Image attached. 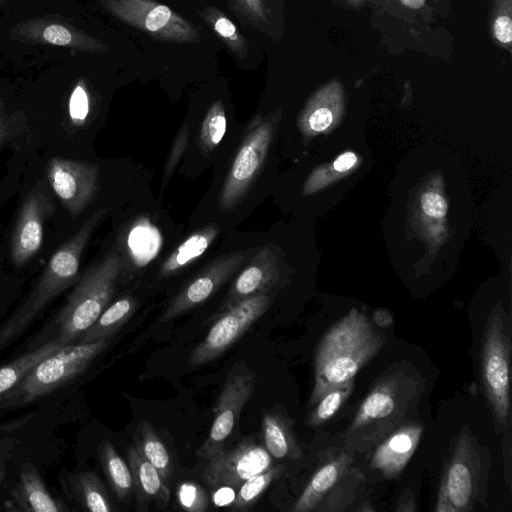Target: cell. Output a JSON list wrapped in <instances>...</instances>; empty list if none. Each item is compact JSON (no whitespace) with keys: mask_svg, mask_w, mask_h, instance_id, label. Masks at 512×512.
Instances as JSON below:
<instances>
[{"mask_svg":"<svg viewBox=\"0 0 512 512\" xmlns=\"http://www.w3.org/2000/svg\"><path fill=\"white\" fill-rule=\"evenodd\" d=\"M425 390L424 376L410 363L389 367L371 387L344 433L350 450H371L388 434L415 421Z\"/></svg>","mask_w":512,"mask_h":512,"instance_id":"cell-1","label":"cell"},{"mask_svg":"<svg viewBox=\"0 0 512 512\" xmlns=\"http://www.w3.org/2000/svg\"><path fill=\"white\" fill-rule=\"evenodd\" d=\"M385 343L386 335L355 309L332 325L316 349L309 407L329 389L352 381Z\"/></svg>","mask_w":512,"mask_h":512,"instance_id":"cell-2","label":"cell"},{"mask_svg":"<svg viewBox=\"0 0 512 512\" xmlns=\"http://www.w3.org/2000/svg\"><path fill=\"white\" fill-rule=\"evenodd\" d=\"M106 213L105 208L95 211L52 254L33 289L14 313L0 326V347L16 339L45 307L62 292L76 284L80 278V265L84 250Z\"/></svg>","mask_w":512,"mask_h":512,"instance_id":"cell-3","label":"cell"},{"mask_svg":"<svg viewBox=\"0 0 512 512\" xmlns=\"http://www.w3.org/2000/svg\"><path fill=\"white\" fill-rule=\"evenodd\" d=\"M490 454L468 427L455 437L445 463L436 512H470L485 497Z\"/></svg>","mask_w":512,"mask_h":512,"instance_id":"cell-4","label":"cell"},{"mask_svg":"<svg viewBox=\"0 0 512 512\" xmlns=\"http://www.w3.org/2000/svg\"><path fill=\"white\" fill-rule=\"evenodd\" d=\"M120 270L121 257L111 252L78 279L53 321L57 330L54 338L64 345L77 342L108 306Z\"/></svg>","mask_w":512,"mask_h":512,"instance_id":"cell-5","label":"cell"},{"mask_svg":"<svg viewBox=\"0 0 512 512\" xmlns=\"http://www.w3.org/2000/svg\"><path fill=\"white\" fill-rule=\"evenodd\" d=\"M110 339L67 344L38 362L1 401L0 409L29 404L76 378L109 345Z\"/></svg>","mask_w":512,"mask_h":512,"instance_id":"cell-6","label":"cell"},{"mask_svg":"<svg viewBox=\"0 0 512 512\" xmlns=\"http://www.w3.org/2000/svg\"><path fill=\"white\" fill-rule=\"evenodd\" d=\"M511 341L507 317L494 310L484 327L480 377L497 434L509 432Z\"/></svg>","mask_w":512,"mask_h":512,"instance_id":"cell-7","label":"cell"},{"mask_svg":"<svg viewBox=\"0 0 512 512\" xmlns=\"http://www.w3.org/2000/svg\"><path fill=\"white\" fill-rule=\"evenodd\" d=\"M346 451L330 456L313 474L294 503L293 512L343 511L356 497L362 472Z\"/></svg>","mask_w":512,"mask_h":512,"instance_id":"cell-8","label":"cell"},{"mask_svg":"<svg viewBox=\"0 0 512 512\" xmlns=\"http://www.w3.org/2000/svg\"><path fill=\"white\" fill-rule=\"evenodd\" d=\"M274 122L257 117L248 128L219 193L222 212L235 208L243 199L264 164Z\"/></svg>","mask_w":512,"mask_h":512,"instance_id":"cell-9","label":"cell"},{"mask_svg":"<svg viewBox=\"0 0 512 512\" xmlns=\"http://www.w3.org/2000/svg\"><path fill=\"white\" fill-rule=\"evenodd\" d=\"M272 296L265 291L220 311L204 340L189 357L191 365L209 363L221 356L267 311Z\"/></svg>","mask_w":512,"mask_h":512,"instance_id":"cell-10","label":"cell"},{"mask_svg":"<svg viewBox=\"0 0 512 512\" xmlns=\"http://www.w3.org/2000/svg\"><path fill=\"white\" fill-rule=\"evenodd\" d=\"M104 8L118 19L159 38L191 41L197 30L167 6L151 0H103Z\"/></svg>","mask_w":512,"mask_h":512,"instance_id":"cell-11","label":"cell"},{"mask_svg":"<svg viewBox=\"0 0 512 512\" xmlns=\"http://www.w3.org/2000/svg\"><path fill=\"white\" fill-rule=\"evenodd\" d=\"M254 390V372L247 368L233 369L219 395L209 435L197 451L199 457L209 460L224 449L225 440L230 436L241 410Z\"/></svg>","mask_w":512,"mask_h":512,"instance_id":"cell-12","label":"cell"},{"mask_svg":"<svg viewBox=\"0 0 512 512\" xmlns=\"http://www.w3.org/2000/svg\"><path fill=\"white\" fill-rule=\"evenodd\" d=\"M99 167L91 162L51 157L46 178L65 209L78 216L94 200L99 187Z\"/></svg>","mask_w":512,"mask_h":512,"instance_id":"cell-13","label":"cell"},{"mask_svg":"<svg viewBox=\"0 0 512 512\" xmlns=\"http://www.w3.org/2000/svg\"><path fill=\"white\" fill-rule=\"evenodd\" d=\"M53 212V200L43 181L26 195L10 240V256L16 267L27 264L40 251L44 225Z\"/></svg>","mask_w":512,"mask_h":512,"instance_id":"cell-14","label":"cell"},{"mask_svg":"<svg viewBox=\"0 0 512 512\" xmlns=\"http://www.w3.org/2000/svg\"><path fill=\"white\" fill-rule=\"evenodd\" d=\"M272 464L266 448L247 437L233 449H223L210 458L202 478L214 489L221 486L238 489L247 479L271 468Z\"/></svg>","mask_w":512,"mask_h":512,"instance_id":"cell-15","label":"cell"},{"mask_svg":"<svg viewBox=\"0 0 512 512\" xmlns=\"http://www.w3.org/2000/svg\"><path fill=\"white\" fill-rule=\"evenodd\" d=\"M246 255V251L233 252L211 262L176 294L160 321H170L205 302L239 269Z\"/></svg>","mask_w":512,"mask_h":512,"instance_id":"cell-16","label":"cell"},{"mask_svg":"<svg viewBox=\"0 0 512 512\" xmlns=\"http://www.w3.org/2000/svg\"><path fill=\"white\" fill-rule=\"evenodd\" d=\"M9 38L22 43L49 44L90 53L104 51L99 40L72 24L49 17L30 18L15 24Z\"/></svg>","mask_w":512,"mask_h":512,"instance_id":"cell-17","label":"cell"},{"mask_svg":"<svg viewBox=\"0 0 512 512\" xmlns=\"http://www.w3.org/2000/svg\"><path fill=\"white\" fill-rule=\"evenodd\" d=\"M423 429L421 423L411 421L388 434L377 444L371 467L386 478L398 477L416 451Z\"/></svg>","mask_w":512,"mask_h":512,"instance_id":"cell-18","label":"cell"},{"mask_svg":"<svg viewBox=\"0 0 512 512\" xmlns=\"http://www.w3.org/2000/svg\"><path fill=\"white\" fill-rule=\"evenodd\" d=\"M5 509L21 512H67L68 506L50 493L32 463L22 466L18 482L12 488Z\"/></svg>","mask_w":512,"mask_h":512,"instance_id":"cell-19","label":"cell"},{"mask_svg":"<svg viewBox=\"0 0 512 512\" xmlns=\"http://www.w3.org/2000/svg\"><path fill=\"white\" fill-rule=\"evenodd\" d=\"M276 278L275 257L268 246H263L256 252L231 285L220 307V311L254 295L269 291Z\"/></svg>","mask_w":512,"mask_h":512,"instance_id":"cell-20","label":"cell"},{"mask_svg":"<svg viewBox=\"0 0 512 512\" xmlns=\"http://www.w3.org/2000/svg\"><path fill=\"white\" fill-rule=\"evenodd\" d=\"M127 458L132 474L136 510L146 511L151 503L164 510L170 501V490L157 469L135 448L128 446Z\"/></svg>","mask_w":512,"mask_h":512,"instance_id":"cell-21","label":"cell"},{"mask_svg":"<svg viewBox=\"0 0 512 512\" xmlns=\"http://www.w3.org/2000/svg\"><path fill=\"white\" fill-rule=\"evenodd\" d=\"M63 490L79 507L91 512H111L112 503L101 479L93 472L85 471L67 475Z\"/></svg>","mask_w":512,"mask_h":512,"instance_id":"cell-22","label":"cell"},{"mask_svg":"<svg viewBox=\"0 0 512 512\" xmlns=\"http://www.w3.org/2000/svg\"><path fill=\"white\" fill-rule=\"evenodd\" d=\"M265 448L276 459H298L301 447L291 419L280 412H267L262 418Z\"/></svg>","mask_w":512,"mask_h":512,"instance_id":"cell-23","label":"cell"},{"mask_svg":"<svg viewBox=\"0 0 512 512\" xmlns=\"http://www.w3.org/2000/svg\"><path fill=\"white\" fill-rule=\"evenodd\" d=\"M218 233V227L210 224L191 234L162 263L158 276L166 278L183 270L206 252Z\"/></svg>","mask_w":512,"mask_h":512,"instance_id":"cell-24","label":"cell"},{"mask_svg":"<svg viewBox=\"0 0 512 512\" xmlns=\"http://www.w3.org/2000/svg\"><path fill=\"white\" fill-rule=\"evenodd\" d=\"M137 307L131 296L119 298L107 306L97 320L79 337L76 343H90L110 339L129 321Z\"/></svg>","mask_w":512,"mask_h":512,"instance_id":"cell-25","label":"cell"},{"mask_svg":"<svg viewBox=\"0 0 512 512\" xmlns=\"http://www.w3.org/2000/svg\"><path fill=\"white\" fill-rule=\"evenodd\" d=\"M63 346L64 344L56 338H52L0 367V401L23 380L38 362Z\"/></svg>","mask_w":512,"mask_h":512,"instance_id":"cell-26","label":"cell"},{"mask_svg":"<svg viewBox=\"0 0 512 512\" xmlns=\"http://www.w3.org/2000/svg\"><path fill=\"white\" fill-rule=\"evenodd\" d=\"M97 451L101 466L114 494L121 502L128 503L134 494L129 466L108 440L102 441Z\"/></svg>","mask_w":512,"mask_h":512,"instance_id":"cell-27","label":"cell"},{"mask_svg":"<svg viewBox=\"0 0 512 512\" xmlns=\"http://www.w3.org/2000/svg\"><path fill=\"white\" fill-rule=\"evenodd\" d=\"M134 446L150 462L168 483L173 476L174 467L166 446L147 421L138 423L134 433Z\"/></svg>","mask_w":512,"mask_h":512,"instance_id":"cell-28","label":"cell"},{"mask_svg":"<svg viewBox=\"0 0 512 512\" xmlns=\"http://www.w3.org/2000/svg\"><path fill=\"white\" fill-rule=\"evenodd\" d=\"M285 471L284 465H276L247 479L238 488L231 504L233 511L250 510L258 501L262 493L277 480Z\"/></svg>","mask_w":512,"mask_h":512,"instance_id":"cell-29","label":"cell"},{"mask_svg":"<svg viewBox=\"0 0 512 512\" xmlns=\"http://www.w3.org/2000/svg\"><path fill=\"white\" fill-rule=\"evenodd\" d=\"M353 388L352 380L326 391L311 407L312 410L306 421L307 425L317 427L330 420L347 401Z\"/></svg>","mask_w":512,"mask_h":512,"instance_id":"cell-30","label":"cell"},{"mask_svg":"<svg viewBox=\"0 0 512 512\" xmlns=\"http://www.w3.org/2000/svg\"><path fill=\"white\" fill-rule=\"evenodd\" d=\"M227 127V118L221 101L209 108L202 122L199 144L203 154L212 152L222 141Z\"/></svg>","mask_w":512,"mask_h":512,"instance_id":"cell-31","label":"cell"},{"mask_svg":"<svg viewBox=\"0 0 512 512\" xmlns=\"http://www.w3.org/2000/svg\"><path fill=\"white\" fill-rule=\"evenodd\" d=\"M490 32L498 46L510 51L512 43V0H492Z\"/></svg>","mask_w":512,"mask_h":512,"instance_id":"cell-32","label":"cell"},{"mask_svg":"<svg viewBox=\"0 0 512 512\" xmlns=\"http://www.w3.org/2000/svg\"><path fill=\"white\" fill-rule=\"evenodd\" d=\"M179 506L188 512H204L208 509L209 498L206 490L198 483L185 481L176 488Z\"/></svg>","mask_w":512,"mask_h":512,"instance_id":"cell-33","label":"cell"},{"mask_svg":"<svg viewBox=\"0 0 512 512\" xmlns=\"http://www.w3.org/2000/svg\"><path fill=\"white\" fill-rule=\"evenodd\" d=\"M90 114V95L83 81L73 87L68 101V118L73 127L86 124Z\"/></svg>","mask_w":512,"mask_h":512,"instance_id":"cell-34","label":"cell"},{"mask_svg":"<svg viewBox=\"0 0 512 512\" xmlns=\"http://www.w3.org/2000/svg\"><path fill=\"white\" fill-rule=\"evenodd\" d=\"M189 142V131L186 126L181 128L179 133L177 134L175 141L172 145V148L169 152L166 165L163 171V186L169 181L171 175L173 174L175 168L177 167L184 151Z\"/></svg>","mask_w":512,"mask_h":512,"instance_id":"cell-35","label":"cell"},{"mask_svg":"<svg viewBox=\"0 0 512 512\" xmlns=\"http://www.w3.org/2000/svg\"><path fill=\"white\" fill-rule=\"evenodd\" d=\"M236 7L256 24L267 22L268 10L264 0H233Z\"/></svg>","mask_w":512,"mask_h":512,"instance_id":"cell-36","label":"cell"},{"mask_svg":"<svg viewBox=\"0 0 512 512\" xmlns=\"http://www.w3.org/2000/svg\"><path fill=\"white\" fill-rule=\"evenodd\" d=\"M209 17L213 19V28L219 36L228 41L231 47H239L241 41L234 23L222 14L212 13Z\"/></svg>","mask_w":512,"mask_h":512,"instance_id":"cell-37","label":"cell"},{"mask_svg":"<svg viewBox=\"0 0 512 512\" xmlns=\"http://www.w3.org/2000/svg\"><path fill=\"white\" fill-rule=\"evenodd\" d=\"M422 208L430 217H443L447 212V203L442 196L434 192H427L422 196Z\"/></svg>","mask_w":512,"mask_h":512,"instance_id":"cell-38","label":"cell"},{"mask_svg":"<svg viewBox=\"0 0 512 512\" xmlns=\"http://www.w3.org/2000/svg\"><path fill=\"white\" fill-rule=\"evenodd\" d=\"M308 126L313 131L320 132L328 128L333 121V114L326 106H316L308 116Z\"/></svg>","mask_w":512,"mask_h":512,"instance_id":"cell-39","label":"cell"},{"mask_svg":"<svg viewBox=\"0 0 512 512\" xmlns=\"http://www.w3.org/2000/svg\"><path fill=\"white\" fill-rule=\"evenodd\" d=\"M17 440L14 438L0 439V484L4 480L9 461L16 451Z\"/></svg>","mask_w":512,"mask_h":512,"instance_id":"cell-40","label":"cell"},{"mask_svg":"<svg viewBox=\"0 0 512 512\" xmlns=\"http://www.w3.org/2000/svg\"><path fill=\"white\" fill-rule=\"evenodd\" d=\"M15 132V123L8 115L5 105L0 98V148L12 139Z\"/></svg>","mask_w":512,"mask_h":512,"instance_id":"cell-41","label":"cell"},{"mask_svg":"<svg viewBox=\"0 0 512 512\" xmlns=\"http://www.w3.org/2000/svg\"><path fill=\"white\" fill-rule=\"evenodd\" d=\"M236 495V489L229 486L215 488L213 502L217 507L231 506Z\"/></svg>","mask_w":512,"mask_h":512,"instance_id":"cell-42","label":"cell"},{"mask_svg":"<svg viewBox=\"0 0 512 512\" xmlns=\"http://www.w3.org/2000/svg\"><path fill=\"white\" fill-rule=\"evenodd\" d=\"M394 510L397 512H413L416 510L415 497L410 489H406L401 494Z\"/></svg>","mask_w":512,"mask_h":512,"instance_id":"cell-43","label":"cell"},{"mask_svg":"<svg viewBox=\"0 0 512 512\" xmlns=\"http://www.w3.org/2000/svg\"><path fill=\"white\" fill-rule=\"evenodd\" d=\"M356 161L357 158L355 154L346 152L336 159L334 162V168L339 172H343L350 169L356 163Z\"/></svg>","mask_w":512,"mask_h":512,"instance_id":"cell-44","label":"cell"},{"mask_svg":"<svg viewBox=\"0 0 512 512\" xmlns=\"http://www.w3.org/2000/svg\"><path fill=\"white\" fill-rule=\"evenodd\" d=\"M373 320L376 323V325L380 328H387L393 322L390 313L384 310L375 311V313L373 314Z\"/></svg>","mask_w":512,"mask_h":512,"instance_id":"cell-45","label":"cell"},{"mask_svg":"<svg viewBox=\"0 0 512 512\" xmlns=\"http://www.w3.org/2000/svg\"><path fill=\"white\" fill-rule=\"evenodd\" d=\"M428 0H397L402 8H406L411 11H424L427 6Z\"/></svg>","mask_w":512,"mask_h":512,"instance_id":"cell-46","label":"cell"},{"mask_svg":"<svg viewBox=\"0 0 512 512\" xmlns=\"http://www.w3.org/2000/svg\"><path fill=\"white\" fill-rule=\"evenodd\" d=\"M336 3L341 4L342 6L348 7V8H361L366 3H368L370 0H334Z\"/></svg>","mask_w":512,"mask_h":512,"instance_id":"cell-47","label":"cell"},{"mask_svg":"<svg viewBox=\"0 0 512 512\" xmlns=\"http://www.w3.org/2000/svg\"><path fill=\"white\" fill-rule=\"evenodd\" d=\"M2 4V0H0V5Z\"/></svg>","mask_w":512,"mask_h":512,"instance_id":"cell-48","label":"cell"}]
</instances>
